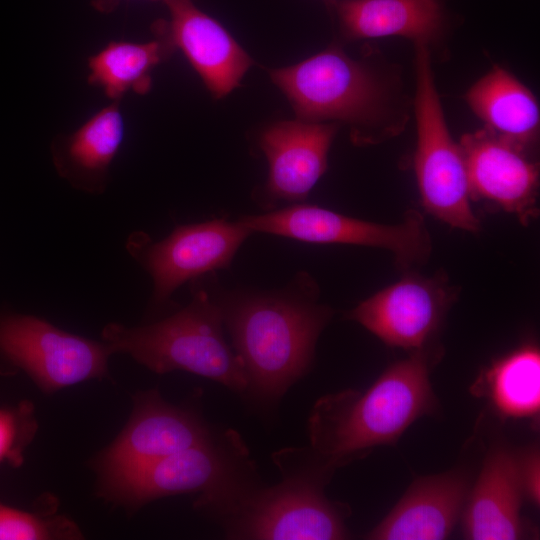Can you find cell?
<instances>
[{"mask_svg": "<svg viewBox=\"0 0 540 540\" xmlns=\"http://www.w3.org/2000/svg\"><path fill=\"white\" fill-rule=\"evenodd\" d=\"M212 291L245 368L244 396L278 402L309 371L333 310L318 302V285L306 272L278 291Z\"/></svg>", "mask_w": 540, "mask_h": 540, "instance_id": "obj_1", "label": "cell"}, {"mask_svg": "<svg viewBox=\"0 0 540 540\" xmlns=\"http://www.w3.org/2000/svg\"><path fill=\"white\" fill-rule=\"evenodd\" d=\"M431 362L428 348L412 351L365 391L347 389L319 398L308 418L312 456L335 471L377 446L394 444L437 406L429 379Z\"/></svg>", "mask_w": 540, "mask_h": 540, "instance_id": "obj_2", "label": "cell"}, {"mask_svg": "<svg viewBox=\"0 0 540 540\" xmlns=\"http://www.w3.org/2000/svg\"><path fill=\"white\" fill-rule=\"evenodd\" d=\"M282 479L261 480L225 496L194 505L214 519L229 539L338 540L349 536V508L329 500L324 486L334 472L307 448H284L272 455Z\"/></svg>", "mask_w": 540, "mask_h": 540, "instance_id": "obj_3", "label": "cell"}, {"mask_svg": "<svg viewBox=\"0 0 540 540\" xmlns=\"http://www.w3.org/2000/svg\"><path fill=\"white\" fill-rule=\"evenodd\" d=\"M192 286L191 301L182 309L146 325L109 323L102 330V340L113 353L128 354L154 373L186 371L245 395V368L225 339L214 294L196 280Z\"/></svg>", "mask_w": 540, "mask_h": 540, "instance_id": "obj_4", "label": "cell"}, {"mask_svg": "<svg viewBox=\"0 0 540 540\" xmlns=\"http://www.w3.org/2000/svg\"><path fill=\"white\" fill-rule=\"evenodd\" d=\"M270 77L300 120L348 123L359 144L377 143L400 131L389 84L337 48L273 69Z\"/></svg>", "mask_w": 540, "mask_h": 540, "instance_id": "obj_5", "label": "cell"}, {"mask_svg": "<svg viewBox=\"0 0 540 540\" xmlns=\"http://www.w3.org/2000/svg\"><path fill=\"white\" fill-rule=\"evenodd\" d=\"M260 479L241 435L213 430L204 441L126 473L100 479L103 497L130 510L168 496L200 493L206 501Z\"/></svg>", "mask_w": 540, "mask_h": 540, "instance_id": "obj_6", "label": "cell"}, {"mask_svg": "<svg viewBox=\"0 0 540 540\" xmlns=\"http://www.w3.org/2000/svg\"><path fill=\"white\" fill-rule=\"evenodd\" d=\"M415 67L414 168L422 205L452 228L477 232L480 221L471 207L464 155L447 127L425 43H416Z\"/></svg>", "mask_w": 540, "mask_h": 540, "instance_id": "obj_7", "label": "cell"}, {"mask_svg": "<svg viewBox=\"0 0 540 540\" xmlns=\"http://www.w3.org/2000/svg\"><path fill=\"white\" fill-rule=\"evenodd\" d=\"M253 233H267L319 244L380 248L404 271L427 262L432 240L423 215L409 210L399 223L384 224L350 217L316 205L295 203L239 219Z\"/></svg>", "mask_w": 540, "mask_h": 540, "instance_id": "obj_8", "label": "cell"}, {"mask_svg": "<svg viewBox=\"0 0 540 540\" xmlns=\"http://www.w3.org/2000/svg\"><path fill=\"white\" fill-rule=\"evenodd\" d=\"M112 354L105 341L66 332L37 316L0 313L3 372L22 371L45 393L107 376Z\"/></svg>", "mask_w": 540, "mask_h": 540, "instance_id": "obj_9", "label": "cell"}, {"mask_svg": "<svg viewBox=\"0 0 540 540\" xmlns=\"http://www.w3.org/2000/svg\"><path fill=\"white\" fill-rule=\"evenodd\" d=\"M251 234L240 220L220 218L178 225L157 242L146 233L135 231L128 237L125 248L151 276L153 302L160 305L185 282L229 268Z\"/></svg>", "mask_w": 540, "mask_h": 540, "instance_id": "obj_10", "label": "cell"}, {"mask_svg": "<svg viewBox=\"0 0 540 540\" xmlns=\"http://www.w3.org/2000/svg\"><path fill=\"white\" fill-rule=\"evenodd\" d=\"M457 295L456 287L440 272L427 277L407 271L360 302L347 318L391 347L417 351L428 348Z\"/></svg>", "mask_w": 540, "mask_h": 540, "instance_id": "obj_11", "label": "cell"}, {"mask_svg": "<svg viewBox=\"0 0 540 540\" xmlns=\"http://www.w3.org/2000/svg\"><path fill=\"white\" fill-rule=\"evenodd\" d=\"M213 430L198 407L172 405L158 389L141 391L126 426L95 466L100 479L120 475L198 444Z\"/></svg>", "mask_w": 540, "mask_h": 540, "instance_id": "obj_12", "label": "cell"}, {"mask_svg": "<svg viewBox=\"0 0 540 540\" xmlns=\"http://www.w3.org/2000/svg\"><path fill=\"white\" fill-rule=\"evenodd\" d=\"M337 130L333 123L300 119L277 122L263 130L259 145L269 172L255 195L258 204L270 210L280 201L302 202L327 170Z\"/></svg>", "mask_w": 540, "mask_h": 540, "instance_id": "obj_13", "label": "cell"}, {"mask_svg": "<svg viewBox=\"0 0 540 540\" xmlns=\"http://www.w3.org/2000/svg\"><path fill=\"white\" fill-rule=\"evenodd\" d=\"M459 145L471 198L490 202L529 224L538 214V164L526 151L487 130L463 135Z\"/></svg>", "mask_w": 540, "mask_h": 540, "instance_id": "obj_14", "label": "cell"}, {"mask_svg": "<svg viewBox=\"0 0 540 540\" xmlns=\"http://www.w3.org/2000/svg\"><path fill=\"white\" fill-rule=\"evenodd\" d=\"M168 20H157L152 30L182 51L193 69L216 98L236 88L253 64L227 30L200 10L195 0H161Z\"/></svg>", "mask_w": 540, "mask_h": 540, "instance_id": "obj_15", "label": "cell"}, {"mask_svg": "<svg viewBox=\"0 0 540 540\" xmlns=\"http://www.w3.org/2000/svg\"><path fill=\"white\" fill-rule=\"evenodd\" d=\"M469 481L462 470L415 479L389 514L370 532L374 540H442L462 516Z\"/></svg>", "mask_w": 540, "mask_h": 540, "instance_id": "obj_16", "label": "cell"}, {"mask_svg": "<svg viewBox=\"0 0 540 540\" xmlns=\"http://www.w3.org/2000/svg\"><path fill=\"white\" fill-rule=\"evenodd\" d=\"M523 496L518 453L505 446L493 448L484 460L462 513L465 537L523 538L525 528L520 515Z\"/></svg>", "mask_w": 540, "mask_h": 540, "instance_id": "obj_17", "label": "cell"}, {"mask_svg": "<svg viewBox=\"0 0 540 540\" xmlns=\"http://www.w3.org/2000/svg\"><path fill=\"white\" fill-rule=\"evenodd\" d=\"M125 128L120 101H111L73 132L55 137L51 157L58 175L76 190L102 194L124 142Z\"/></svg>", "mask_w": 540, "mask_h": 540, "instance_id": "obj_18", "label": "cell"}, {"mask_svg": "<svg viewBox=\"0 0 540 540\" xmlns=\"http://www.w3.org/2000/svg\"><path fill=\"white\" fill-rule=\"evenodd\" d=\"M333 9L350 39L397 36L428 45L446 21L441 0H338Z\"/></svg>", "mask_w": 540, "mask_h": 540, "instance_id": "obj_19", "label": "cell"}, {"mask_svg": "<svg viewBox=\"0 0 540 540\" xmlns=\"http://www.w3.org/2000/svg\"><path fill=\"white\" fill-rule=\"evenodd\" d=\"M471 110L487 131L526 151L539 134V106L532 92L511 73L494 67L466 93Z\"/></svg>", "mask_w": 540, "mask_h": 540, "instance_id": "obj_20", "label": "cell"}, {"mask_svg": "<svg viewBox=\"0 0 540 540\" xmlns=\"http://www.w3.org/2000/svg\"><path fill=\"white\" fill-rule=\"evenodd\" d=\"M471 393L486 398L503 419L539 418L540 352L526 344L482 371Z\"/></svg>", "mask_w": 540, "mask_h": 540, "instance_id": "obj_21", "label": "cell"}, {"mask_svg": "<svg viewBox=\"0 0 540 540\" xmlns=\"http://www.w3.org/2000/svg\"><path fill=\"white\" fill-rule=\"evenodd\" d=\"M144 43L115 40L88 58V83L102 90L111 101L126 94H146L152 86V71L175 51L161 34Z\"/></svg>", "mask_w": 540, "mask_h": 540, "instance_id": "obj_22", "label": "cell"}, {"mask_svg": "<svg viewBox=\"0 0 540 540\" xmlns=\"http://www.w3.org/2000/svg\"><path fill=\"white\" fill-rule=\"evenodd\" d=\"M76 524L63 516H44L0 503V540L80 539Z\"/></svg>", "mask_w": 540, "mask_h": 540, "instance_id": "obj_23", "label": "cell"}, {"mask_svg": "<svg viewBox=\"0 0 540 540\" xmlns=\"http://www.w3.org/2000/svg\"><path fill=\"white\" fill-rule=\"evenodd\" d=\"M34 406L28 400L0 407V465L19 467L37 431Z\"/></svg>", "mask_w": 540, "mask_h": 540, "instance_id": "obj_24", "label": "cell"}, {"mask_svg": "<svg viewBox=\"0 0 540 540\" xmlns=\"http://www.w3.org/2000/svg\"><path fill=\"white\" fill-rule=\"evenodd\" d=\"M519 472L524 496L535 506L540 504V454L534 446L518 453Z\"/></svg>", "mask_w": 540, "mask_h": 540, "instance_id": "obj_25", "label": "cell"}, {"mask_svg": "<svg viewBox=\"0 0 540 540\" xmlns=\"http://www.w3.org/2000/svg\"><path fill=\"white\" fill-rule=\"evenodd\" d=\"M127 0H91L92 7L100 13H111L115 11L119 5ZM161 1V0H150Z\"/></svg>", "mask_w": 540, "mask_h": 540, "instance_id": "obj_26", "label": "cell"}, {"mask_svg": "<svg viewBox=\"0 0 540 540\" xmlns=\"http://www.w3.org/2000/svg\"><path fill=\"white\" fill-rule=\"evenodd\" d=\"M322 1L327 5V7H329L330 9H333L338 0H322Z\"/></svg>", "mask_w": 540, "mask_h": 540, "instance_id": "obj_27", "label": "cell"}]
</instances>
